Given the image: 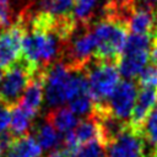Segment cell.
I'll return each instance as SVG.
<instances>
[{"label":"cell","mask_w":157,"mask_h":157,"mask_svg":"<svg viewBox=\"0 0 157 157\" xmlns=\"http://www.w3.org/2000/svg\"><path fill=\"white\" fill-rule=\"evenodd\" d=\"M34 137L40 145L42 150H45L48 152L61 147L63 144V135H60V132H58L47 121L36 129Z\"/></svg>","instance_id":"14"},{"label":"cell","mask_w":157,"mask_h":157,"mask_svg":"<svg viewBox=\"0 0 157 157\" xmlns=\"http://www.w3.org/2000/svg\"><path fill=\"white\" fill-rule=\"evenodd\" d=\"M47 157H71V153L67 152L65 148L59 147L56 150H53V151L48 152V156Z\"/></svg>","instance_id":"20"},{"label":"cell","mask_w":157,"mask_h":157,"mask_svg":"<svg viewBox=\"0 0 157 157\" xmlns=\"http://www.w3.org/2000/svg\"><path fill=\"white\" fill-rule=\"evenodd\" d=\"M134 2L136 5H142V6H148V7H153L157 4V0H134Z\"/></svg>","instance_id":"22"},{"label":"cell","mask_w":157,"mask_h":157,"mask_svg":"<svg viewBox=\"0 0 157 157\" xmlns=\"http://www.w3.org/2000/svg\"><path fill=\"white\" fill-rule=\"evenodd\" d=\"M2 151H4V148H2V146H1V144H0V156H1V153H2Z\"/></svg>","instance_id":"25"},{"label":"cell","mask_w":157,"mask_h":157,"mask_svg":"<svg viewBox=\"0 0 157 157\" xmlns=\"http://www.w3.org/2000/svg\"><path fill=\"white\" fill-rule=\"evenodd\" d=\"M90 27L96 38V56L101 60L113 61L121 54L128 38L124 22L102 16L97 21H90Z\"/></svg>","instance_id":"1"},{"label":"cell","mask_w":157,"mask_h":157,"mask_svg":"<svg viewBox=\"0 0 157 157\" xmlns=\"http://www.w3.org/2000/svg\"><path fill=\"white\" fill-rule=\"evenodd\" d=\"M2 74H4V69L0 66V78H1V76H2Z\"/></svg>","instance_id":"23"},{"label":"cell","mask_w":157,"mask_h":157,"mask_svg":"<svg viewBox=\"0 0 157 157\" xmlns=\"http://www.w3.org/2000/svg\"><path fill=\"white\" fill-rule=\"evenodd\" d=\"M11 109L4 103H0V132L9 130L11 120Z\"/></svg>","instance_id":"19"},{"label":"cell","mask_w":157,"mask_h":157,"mask_svg":"<svg viewBox=\"0 0 157 157\" xmlns=\"http://www.w3.org/2000/svg\"><path fill=\"white\" fill-rule=\"evenodd\" d=\"M105 155L107 157H147L146 141L139 129L128 124L105 145Z\"/></svg>","instance_id":"5"},{"label":"cell","mask_w":157,"mask_h":157,"mask_svg":"<svg viewBox=\"0 0 157 157\" xmlns=\"http://www.w3.org/2000/svg\"><path fill=\"white\" fill-rule=\"evenodd\" d=\"M45 69L37 70L31 78L23 96L21 97L20 102L17 104L22 105L27 112H29L32 115H37L42 108L43 101H44V74Z\"/></svg>","instance_id":"9"},{"label":"cell","mask_w":157,"mask_h":157,"mask_svg":"<svg viewBox=\"0 0 157 157\" xmlns=\"http://www.w3.org/2000/svg\"><path fill=\"white\" fill-rule=\"evenodd\" d=\"M33 119H34V115L27 112L22 105L16 104L11 109V120L9 126V131L12 135V137L15 139V137L29 134Z\"/></svg>","instance_id":"13"},{"label":"cell","mask_w":157,"mask_h":157,"mask_svg":"<svg viewBox=\"0 0 157 157\" xmlns=\"http://www.w3.org/2000/svg\"><path fill=\"white\" fill-rule=\"evenodd\" d=\"M22 22L15 20L0 31V66L5 70L22 56V39L25 34Z\"/></svg>","instance_id":"7"},{"label":"cell","mask_w":157,"mask_h":157,"mask_svg":"<svg viewBox=\"0 0 157 157\" xmlns=\"http://www.w3.org/2000/svg\"><path fill=\"white\" fill-rule=\"evenodd\" d=\"M98 0H76L72 15L77 22H90L93 20V9Z\"/></svg>","instance_id":"16"},{"label":"cell","mask_w":157,"mask_h":157,"mask_svg":"<svg viewBox=\"0 0 157 157\" xmlns=\"http://www.w3.org/2000/svg\"><path fill=\"white\" fill-rule=\"evenodd\" d=\"M125 26L134 34H148L153 36L157 29V16L153 7L134 5L130 13L126 17Z\"/></svg>","instance_id":"8"},{"label":"cell","mask_w":157,"mask_h":157,"mask_svg":"<svg viewBox=\"0 0 157 157\" xmlns=\"http://www.w3.org/2000/svg\"><path fill=\"white\" fill-rule=\"evenodd\" d=\"M6 1H9V0H6Z\"/></svg>","instance_id":"26"},{"label":"cell","mask_w":157,"mask_h":157,"mask_svg":"<svg viewBox=\"0 0 157 157\" xmlns=\"http://www.w3.org/2000/svg\"><path fill=\"white\" fill-rule=\"evenodd\" d=\"M36 71L22 56L5 69L0 78V103L13 108L20 102Z\"/></svg>","instance_id":"4"},{"label":"cell","mask_w":157,"mask_h":157,"mask_svg":"<svg viewBox=\"0 0 157 157\" xmlns=\"http://www.w3.org/2000/svg\"><path fill=\"white\" fill-rule=\"evenodd\" d=\"M71 157H105V146L99 140H93L78 146Z\"/></svg>","instance_id":"17"},{"label":"cell","mask_w":157,"mask_h":157,"mask_svg":"<svg viewBox=\"0 0 157 157\" xmlns=\"http://www.w3.org/2000/svg\"><path fill=\"white\" fill-rule=\"evenodd\" d=\"M151 157H157V148H156V151L153 152V155H151Z\"/></svg>","instance_id":"24"},{"label":"cell","mask_w":157,"mask_h":157,"mask_svg":"<svg viewBox=\"0 0 157 157\" xmlns=\"http://www.w3.org/2000/svg\"><path fill=\"white\" fill-rule=\"evenodd\" d=\"M42 151L34 135L29 132L12 139L6 147V157H40Z\"/></svg>","instance_id":"11"},{"label":"cell","mask_w":157,"mask_h":157,"mask_svg":"<svg viewBox=\"0 0 157 157\" xmlns=\"http://www.w3.org/2000/svg\"><path fill=\"white\" fill-rule=\"evenodd\" d=\"M152 38H153V43L150 52V59H152L153 63H157V34H155Z\"/></svg>","instance_id":"21"},{"label":"cell","mask_w":157,"mask_h":157,"mask_svg":"<svg viewBox=\"0 0 157 157\" xmlns=\"http://www.w3.org/2000/svg\"><path fill=\"white\" fill-rule=\"evenodd\" d=\"M45 121L50 124L58 132L65 134L72 130L80 121L78 117L69 107H53L45 114Z\"/></svg>","instance_id":"12"},{"label":"cell","mask_w":157,"mask_h":157,"mask_svg":"<svg viewBox=\"0 0 157 157\" xmlns=\"http://www.w3.org/2000/svg\"><path fill=\"white\" fill-rule=\"evenodd\" d=\"M137 93V85L134 81H120L103 107L113 118L121 123L129 124Z\"/></svg>","instance_id":"6"},{"label":"cell","mask_w":157,"mask_h":157,"mask_svg":"<svg viewBox=\"0 0 157 157\" xmlns=\"http://www.w3.org/2000/svg\"><path fill=\"white\" fill-rule=\"evenodd\" d=\"M153 43L152 36L129 34L125 47L118 58V71L125 80L139 77L150 60V52Z\"/></svg>","instance_id":"3"},{"label":"cell","mask_w":157,"mask_h":157,"mask_svg":"<svg viewBox=\"0 0 157 157\" xmlns=\"http://www.w3.org/2000/svg\"><path fill=\"white\" fill-rule=\"evenodd\" d=\"M140 131L147 144L157 148V107H155L142 123Z\"/></svg>","instance_id":"15"},{"label":"cell","mask_w":157,"mask_h":157,"mask_svg":"<svg viewBox=\"0 0 157 157\" xmlns=\"http://www.w3.org/2000/svg\"><path fill=\"white\" fill-rule=\"evenodd\" d=\"M139 85L141 88H157V63L146 65L139 75Z\"/></svg>","instance_id":"18"},{"label":"cell","mask_w":157,"mask_h":157,"mask_svg":"<svg viewBox=\"0 0 157 157\" xmlns=\"http://www.w3.org/2000/svg\"><path fill=\"white\" fill-rule=\"evenodd\" d=\"M90 93L96 105H103L120 82V74L113 61L92 59L85 66Z\"/></svg>","instance_id":"2"},{"label":"cell","mask_w":157,"mask_h":157,"mask_svg":"<svg viewBox=\"0 0 157 157\" xmlns=\"http://www.w3.org/2000/svg\"><path fill=\"white\" fill-rule=\"evenodd\" d=\"M157 104V92L152 88H141L137 93L136 102L129 120V125L139 129L141 128L142 123L151 113V110Z\"/></svg>","instance_id":"10"}]
</instances>
